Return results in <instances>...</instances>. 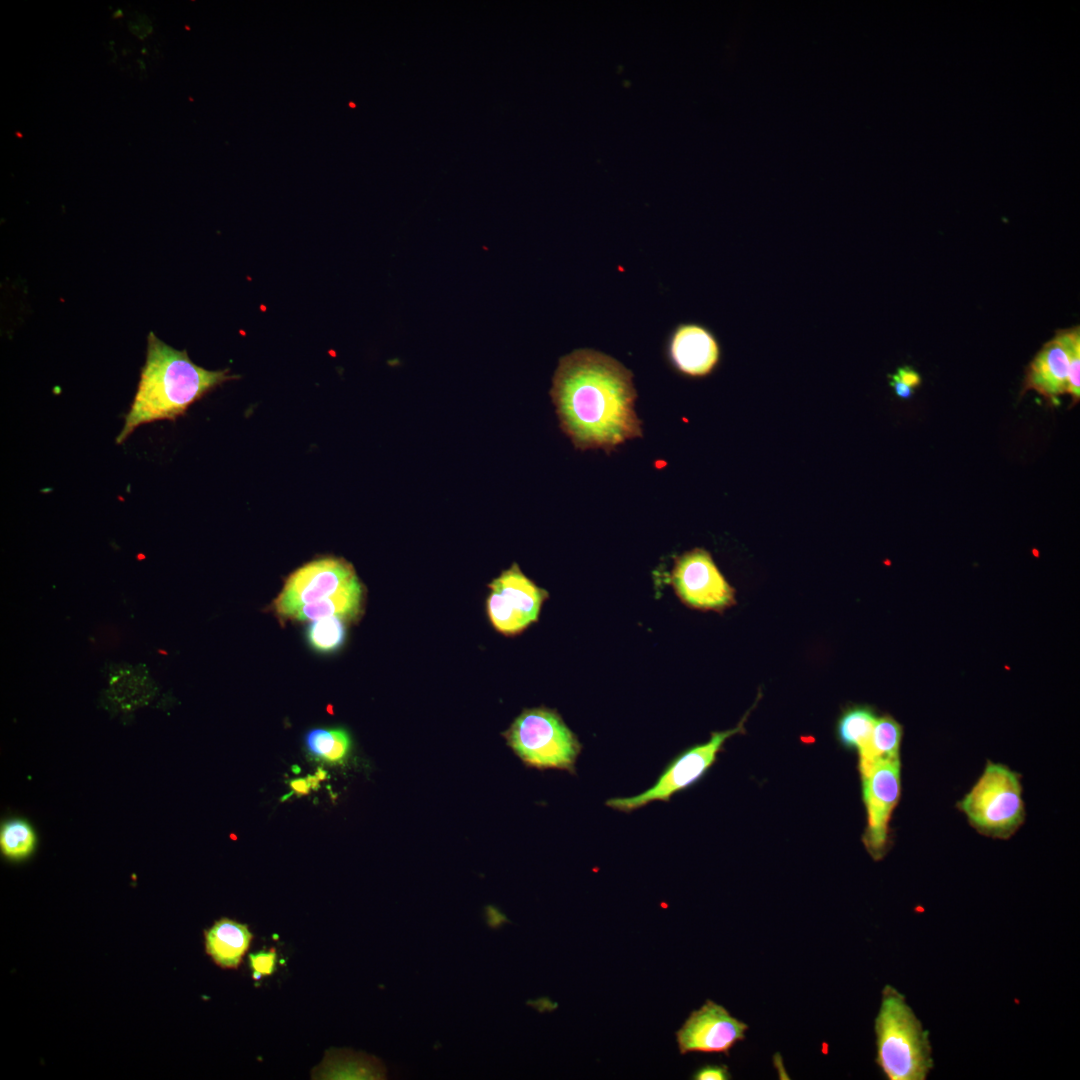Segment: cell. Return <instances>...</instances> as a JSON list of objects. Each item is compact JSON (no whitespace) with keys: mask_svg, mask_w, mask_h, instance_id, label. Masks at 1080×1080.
<instances>
[{"mask_svg":"<svg viewBox=\"0 0 1080 1080\" xmlns=\"http://www.w3.org/2000/svg\"><path fill=\"white\" fill-rule=\"evenodd\" d=\"M550 395L561 429L578 449L609 452L642 436L633 373L603 352L584 348L561 357Z\"/></svg>","mask_w":1080,"mask_h":1080,"instance_id":"cell-1","label":"cell"},{"mask_svg":"<svg viewBox=\"0 0 1080 1080\" xmlns=\"http://www.w3.org/2000/svg\"><path fill=\"white\" fill-rule=\"evenodd\" d=\"M236 378L228 369L198 366L186 350H177L150 332L137 391L116 443L126 441L143 424L175 420L207 393Z\"/></svg>","mask_w":1080,"mask_h":1080,"instance_id":"cell-2","label":"cell"},{"mask_svg":"<svg viewBox=\"0 0 1080 1080\" xmlns=\"http://www.w3.org/2000/svg\"><path fill=\"white\" fill-rule=\"evenodd\" d=\"M876 1063L889 1080H925L933 1067L928 1032L890 985L882 990L875 1018Z\"/></svg>","mask_w":1080,"mask_h":1080,"instance_id":"cell-3","label":"cell"},{"mask_svg":"<svg viewBox=\"0 0 1080 1080\" xmlns=\"http://www.w3.org/2000/svg\"><path fill=\"white\" fill-rule=\"evenodd\" d=\"M503 736L526 766L576 774L582 744L556 710L543 706L525 709Z\"/></svg>","mask_w":1080,"mask_h":1080,"instance_id":"cell-4","label":"cell"},{"mask_svg":"<svg viewBox=\"0 0 1080 1080\" xmlns=\"http://www.w3.org/2000/svg\"><path fill=\"white\" fill-rule=\"evenodd\" d=\"M972 827L989 837L1007 839L1025 818L1020 775L988 761L971 790L957 803Z\"/></svg>","mask_w":1080,"mask_h":1080,"instance_id":"cell-5","label":"cell"},{"mask_svg":"<svg viewBox=\"0 0 1080 1080\" xmlns=\"http://www.w3.org/2000/svg\"><path fill=\"white\" fill-rule=\"evenodd\" d=\"M754 706L734 728L712 732L707 742L693 745L679 753L649 789L630 797L608 799L606 805L620 812L631 813L655 801L669 802L675 794L693 786L715 763L725 742L736 734L745 733L744 724Z\"/></svg>","mask_w":1080,"mask_h":1080,"instance_id":"cell-6","label":"cell"},{"mask_svg":"<svg viewBox=\"0 0 1080 1080\" xmlns=\"http://www.w3.org/2000/svg\"><path fill=\"white\" fill-rule=\"evenodd\" d=\"M860 777L867 813L862 841L870 856L878 861L890 846L889 821L901 794L900 758L877 760Z\"/></svg>","mask_w":1080,"mask_h":1080,"instance_id":"cell-7","label":"cell"},{"mask_svg":"<svg viewBox=\"0 0 1080 1080\" xmlns=\"http://www.w3.org/2000/svg\"><path fill=\"white\" fill-rule=\"evenodd\" d=\"M670 583L679 599L692 609L722 612L736 604L735 589L702 548L675 559Z\"/></svg>","mask_w":1080,"mask_h":1080,"instance_id":"cell-8","label":"cell"},{"mask_svg":"<svg viewBox=\"0 0 1080 1080\" xmlns=\"http://www.w3.org/2000/svg\"><path fill=\"white\" fill-rule=\"evenodd\" d=\"M356 581L352 565L343 559L313 560L288 577L273 608L279 616L289 618L299 607L328 598Z\"/></svg>","mask_w":1080,"mask_h":1080,"instance_id":"cell-9","label":"cell"},{"mask_svg":"<svg viewBox=\"0 0 1080 1080\" xmlns=\"http://www.w3.org/2000/svg\"><path fill=\"white\" fill-rule=\"evenodd\" d=\"M488 614L495 628L505 634L523 631L537 621L547 592L513 564L491 584Z\"/></svg>","mask_w":1080,"mask_h":1080,"instance_id":"cell-10","label":"cell"},{"mask_svg":"<svg viewBox=\"0 0 1080 1080\" xmlns=\"http://www.w3.org/2000/svg\"><path fill=\"white\" fill-rule=\"evenodd\" d=\"M748 1025L733 1017L722 1005L712 1000L693 1011L676 1032L681 1054L689 1052L729 1054L731 1048L745 1039Z\"/></svg>","mask_w":1080,"mask_h":1080,"instance_id":"cell-11","label":"cell"},{"mask_svg":"<svg viewBox=\"0 0 1080 1080\" xmlns=\"http://www.w3.org/2000/svg\"><path fill=\"white\" fill-rule=\"evenodd\" d=\"M667 356L672 367L688 377H705L718 365L721 349L716 336L704 325L680 323L667 340Z\"/></svg>","mask_w":1080,"mask_h":1080,"instance_id":"cell-12","label":"cell"},{"mask_svg":"<svg viewBox=\"0 0 1080 1080\" xmlns=\"http://www.w3.org/2000/svg\"><path fill=\"white\" fill-rule=\"evenodd\" d=\"M1069 361L1068 329L1058 330L1027 366L1022 394L1034 390L1050 404L1058 405L1059 396L1068 392Z\"/></svg>","mask_w":1080,"mask_h":1080,"instance_id":"cell-13","label":"cell"},{"mask_svg":"<svg viewBox=\"0 0 1080 1080\" xmlns=\"http://www.w3.org/2000/svg\"><path fill=\"white\" fill-rule=\"evenodd\" d=\"M253 935L246 924L222 918L204 931L206 954L219 967L236 969L248 950Z\"/></svg>","mask_w":1080,"mask_h":1080,"instance_id":"cell-14","label":"cell"},{"mask_svg":"<svg viewBox=\"0 0 1080 1080\" xmlns=\"http://www.w3.org/2000/svg\"><path fill=\"white\" fill-rule=\"evenodd\" d=\"M902 725L891 715L878 716L867 744L858 751L859 773L868 770L877 760L900 758Z\"/></svg>","mask_w":1080,"mask_h":1080,"instance_id":"cell-15","label":"cell"},{"mask_svg":"<svg viewBox=\"0 0 1080 1080\" xmlns=\"http://www.w3.org/2000/svg\"><path fill=\"white\" fill-rule=\"evenodd\" d=\"M362 601V587L359 580L338 593L295 610L289 618L298 621H312L324 617L352 619L359 613Z\"/></svg>","mask_w":1080,"mask_h":1080,"instance_id":"cell-16","label":"cell"},{"mask_svg":"<svg viewBox=\"0 0 1080 1080\" xmlns=\"http://www.w3.org/2000/svg\"><path fill=\"white\" fill-rule=\"evenodd\" d=\"M878 715L873 706L851 704L846 706L836 723V737L848 750H861L868 742Z\"/></svg>","mask_w":1080,"mask_h":1080,"instance_id":"cell-17","label":"cell"},{"mask_svg":"<svg viewBox=\"0 0 1080 1080\" xmlns=\"http://www.w3.org/2000/svg\"><path fill=\"white\" fill-rule=\"evenodd\" d=\"M327 1079H384L386 1069L377 1058L350 1050H338L327 1058Z\"/></svg>","mask_w":1080,"mask_h":1080,"instance_id":"cell-18","label":"cell"},{"mask_svg":"<svg viewBox=\"0 0 1080 1080\" xmlns=\"http://www.w3.org/2000/svg\"><path fill=\"white\" fill-rule=\"evenodd\" d=\"M307 749L314 756L327 762H341L350 749V738L343 729L317 728L305 737Z\"/></svg>","mask_w":1080,"mask_h":1080,"instance_id":"cell-19","label":"cell"},{"mask_svg":"<svg viewBox=\"0 0 1080 1080\" xmlns=\"http://www.w3.org/2000/svg\"><path fill=\"white\" fill-rule=\"evenodd\" d=\"M36 838L31 826L23 820L4 823L0 832V847L5 857L13 860L26 858L34 849Z\"/></svg>","mask_w":1080,"mask_h":1080,"instance_id":"cell-20","label":"cell"},{"mask_svg":"<svg viewBox=\"0 0 1080 1080\" xmlns=\"http://www.w3.org/2000/svg\"><path fill=\"white\" fill-rule=\"evenodd\" d=\"M345 635L343 619L334 616L312 620L306 631L309 645L321 653H330L340 648Z\"/></svg>","mask_w":1080,"mask_h":1080,"instance_id":"cell-21","label":"cell"},{"mask_svg":"<svg viewBox=\"0 0 1080 1080\" xmlns=\"http://www.w3.org/2000/svg\"><path fill=\"white\" fill-rule=\"evenodd\" d=\"M1070 361L1068 374V394L1071 395L1073 405L1080 398V327L1068 328Z\"/></svg>","mask_w":1080,"mask_h":1080,"instance_id":"cell-22","label":"cell"},{"mask_svg":"<svg viewBox=\"0 0 1080 1080\" xmlns=\"http://www.w3.org/2000/svg\"><path fill=\"white\" fill-rule=\"evenodd\" d=\"M277 954L275 949L260 951L249 955V965L254 980L271 975L276 970Z\"/></svg>","mask_w":1080,"mask_h":1080,"instance_id":"cell-23","label":"cell"},{"mask_svg":"<svg viewBox=\"0 0 1080 1080\" xmlns=\"http://www.w3.org/2000/svg\"><path fill=\"white\" fill-rule=\"evenodd\" d=\"M730 1078L731 1074L725 1065H706L693 1075V1079L696 1080H727Z\"/></svg>","mask_w":1080,"mask_h":1080,"instance_id":"cell-24","label":"cell"},{"mask_svg":"<svg viewBox=\"0 0 1080 1080\" xmlns=\"http://www.w3.org/2000/svg\"><path fill=\"white\" fill-rule=\"evenodd\" d=\"M894 375L902 383L913 389H916L922 382L919 373L909 366L899 367Z\"/></svg>","mask_w":1080,"mask_h":1080,"instance_id":"cell-25","label":"cell"},{"mask_svg":"<svg viewBox=\"0 0 1080 1080\" xmlns=\"http://www.w3.org/2000/svg\"><path fill=\"white\" fill-rule=\"evenodd\" d=\"M889 379L891 387L899 398L910 399L914 395L915 389L902 383L894 374L889 375Z\"/></svg>","mask_w":1080,"mask_h":1080,"instance_id":"cell-26","label":"cell"},{"mask_svg":"<svg viewBox=\"0 0 1080 1080\" xmlns=\"http://www.w3.org/2000/svg\"><path fill=\"white\" fill-rule=\"evenodd\" d=\"M289 784L294 792L302 795L308 794L311 789L307 779L303 778L291 780Z\"/></svg>","mask_w":1080,"mask_h":1080,"instance_id":"cell-27","label":"cell"},{"mask_svg":"<svg viewBox=\"0 0 1080 1080\" xmlns=\"http://www.w3.org/2000/svg\"><path fill=\"white\" fill-rule=\"evenodd\" d=\"M306 779H307V781H308V783L310 785V788H312L313 790H317L319 788V782L320 781L315 775L314 776L309 775V776H307Z\"/></svg>","mask_w":1080,"mask_h":1080,"instance_id":"cell-28","label":"cell"},{"mask_svg":"<svg viewBox=\"0 0 1080 1080\" xmlns=\"http://www.w3.org/2000/svg\"><path fill=\"white\" fill-rule=\"evenodd\" d=\"M315 776L319 779V781H322V780L326 779L327 774H326V772L324 770L319 768L317 770V772L315 773Z\"/></svg>","mask_w":1080,"mask_h":1080,"instance_id":"cell-29","label":"cell"},{"mask_svg":"<svg viewBox=\"0 0 1080 1080\" xmlns=\"http://www.w3.org/2000/svg\"><path fill=\"white\" fill-rule=\"evenodd\" d=\"M118 16H122V11H121V10H117V11H116V12L114 13V17H118Z\"/></svg>","mask_w":1080,"mask_h":1080,"instance_id":"cell-30","label":"cell"},{"mask_svg":"<svg viewBox=\"0 0 1080 1080\" xmlns=\"http://www.w3.org/2000/svg\"><path fill=\"white\" fill-rule=\"evenodd\" d=\"M230 836H231V838H232V839H234V840H236V839H237V836H235V835H234L233 833H232V834H231Z\"/></svg>","mask_w":1080,"mask_h":1080,"instance_id":"cell-31","label":"cell"}]
</instances>
